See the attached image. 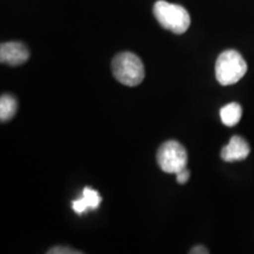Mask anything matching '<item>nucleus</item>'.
<instances>
[{
	"label": "nucleus",
	"instance_id": "f257e3e1",
	"mask_svg": "<svg viewBox=\"0 0 254 254\" xmlns=\"http://www.w3.org/2000/svg\"><path fill=\"white\" fill-rule=\"evenodd\" d=\"M114 78L123 85L138 86L145 78V67L141 59L132 52H122L112 60Z\"/></svg>",
	"mask_w": 254,
	"mask_h": 254
},
{
	"label": "nucleus",
	"instance_id": "f03ea898",
	"mask_svg": "<svg viewBox=\"0 0 254 254\" xmlns=\"http://www.w3.org/2000/svg\"><path fill=\"white\" fill-rule=\"evenodd\" d=\"M153 13L158 23L172 33L183 34L189 30L190 17L187 9L183 6L158 0L153 6Z\"/></svg>",
	"mask_w": 254,
	"mask_h": 254
},
{
	"label": "nucleus",
	"instance_id": "7ed1b4c3",
	"mask_svg": "<svg viewBox=\"0 0 254 254\" xmlns=\"http://www.w3.org/2000/svg\"><path fill=\"white\" fill-rule=\"evenodd\" d=\"M247 72V64L236 50L220 53L215 63V78L222 86H230L240 80Z\"/></svg>",
	"mask_w": 254,
	"mask_h": 254
},
{
	"label": "nucleus",
	"instance_id": "20e7f679",
	"mask_svg": "<svg viewBox=\"0 0 254 254\" xmlns=\"http://www.w3.org/2000/svg\"><path fill=\"white\" fill-rule=\"evenodd\" d=\"M186 148L176 140H168L159 147L157 161L165 173L177 174L186 168L187 165Z\"/></svg>",
	"mask_w": 254,
	"mask_h": 254
},
{
	"label": "nucleus",
	"instance_id": "39448f33",
	"mask_svg": "<svg viewBox=\"0 0 254 254\" xmlns=\"http://www.w3.org/2000/svg\"><path fill=\"white\" fill-rule=\"evenodd\" d=\"M30 58V51L19 41H7L0 46V62L9 66L23 65Z\"/></svg>",
	"mask_w": 254,
	"mask_h": 254
},
{
	"label": "nucleus",
	"instance_id": "423d86ee",
	"mask_svg": "<svg viewBox=\"0 0 254 254\" xmlns=\"http://www.w3.org/2000/svg\"><path fill=\"white\" fill-rule=\"evenodd\" d=\"M251 147L243 136H232L228 144L221 150L220 157L226 163H234L246 159L250 155Z\"/></svg>",
	"mask_w": 254,
	"mask_h": 254
},
{
	"label": "nucleus",
	"instance_id": "0eeeda50",
	"mask_svg": "<svg viewBox=\"0 0 254 254\" xmlns=\"http://www.w3.org/2000/svg\"><path fill=\"white\" fill-rule=\"evenodd\" d=\"M101 202V196L98 190H95L91 187H85L82 190L81 198L72 201V208L77 214L86 213L88 209H97L99 208Z\"/></svg>",
	"mask_w": 254,
	"mask_h": 254
},
{
	"label": "nucleus",
	"instance_id": "6e6552de",
	"mask_svg": "<svg viewBox=\"0 0 254 254\" xmlns=\"http://www.w3.org/2000/svg\"><path fill=\"white\" fill-rule=\"evenodd\" d=\"M241 116H243V109L238 103L227 104L220 110L221 122L228 127L236 126L240 122Z\"/></svg>",
	"mask_w": 254,
	"mask_h": 254
},
{
	"label": "nucleus",
	"instance_id": "1a4fd4ad",
	"mask_svg": "<svg viewBox=\"0 0 254 254\" xmlns=\"http://www.w3.org/2000/svg\"><path fill=\"white\" fill-rule=\"evenodd\" d=\"M17 99L11 94H2L0 98V120L2 123L8 122L17 113Z\"/></svg>",
	"mask_w": 254,
	"mask_h": 254
},
{
	"label": "nucleus",
	"instance_id": "9d476101",
	"mask_svg": "<svg viewBox=\"0 0 254 254\" xmlns=\"http://www.w3.org/2000/svg\"><path fill=\"white\" fill-rule=\"evenodd\" d=\"M82 253L81 251H74L71 247L66 246H56L47 251V254H79Z\"/></svg>",
	"mask_w": 254,
	"mask_h": 254
},
{
	"label": "nucleus",
	"instance_id": "9b49d317",
	"mask_svg": "<svg viewBox=\"0 0 254 254\" xmlns=\"http://www.w3.org/2000/svg\"><path fill=\"white\" fill-rule=\"evenodd\" d=\"M177 182L180 184V185H183V184H186L189 182L190 179V172L187 168H184V170L180 171V172H178L177 174Z\"/></svg>",
	"mask_w": 254,
	"mask_h": 254
},
{
	"label": "nucleus",
	"instance_id": "f8f14e48",
	"mask_svg": "<svg viewBox=\"0 0 254 254\" xmlns=\"http://www.w3.org/2000/svg\"><path fill=\"white\" fill-rule=\"evenodd\" d=\"M190 254H207L208 251L204 246H194L190 251Z\"/></svg>",
	"mask_w": 254,
	"mask_h": 254
}]
</instances>
